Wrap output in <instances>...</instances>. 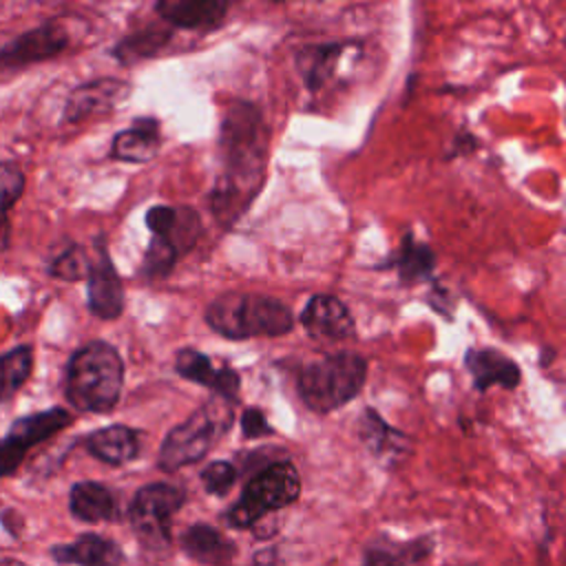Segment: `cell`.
<instances>
[{"instance_id":"obj_1","label":"cell","mask_w":566,"mask_h":566,"mask_svg":"<svg viewBox=\"0 0 566 566\" xmlns=\"http://www.w3.org/2000/svg\"><path fill=\"white\" fill-rule=\"evenodd\" d=\"M268 126L252 102L226 106L219 126L221 172L210 190V208L221 226H232L259 195L268 164Z\"/></svg>"},{"instance_id":"obj_2","label":"cell","mask_w":566,"mask_h":566,"mask_svg":"<svg viewBox=\"0 0 566 566\" xmlns=\"http://www.w3.org/2000/svg\"><path fill=\"white\" fill-rule=\"evenodd\" d=\"M124 360L106 340H91L73 352L66 365L64 394L84 413H108L119 402Z\"/></svg>"},{"instance_id":"obj_3","label":"cell","mask_w":566,"mask_h":566,"mask_svg":"<svg viewBox=\"0 0 566 566\" xmlns=\"http://www.w3.org/2000/svg\"><path fill=\"white\" fill-rule=\"evenodd\" d=\"M203 318L212 332L230 340L285 336L294 329L296 321L283 301L254 292H223L214 296Z\"/></svg>"},{"instance_id":"obj_4","label":"cell","mask_w":566,"mask_h":566,"mask_svg":"<svg viewBox=\"0 0 566 566\" xmlns=\"http://www.w3.org/2000/svg\"><path fill=\"white\" fill-rule=\"evenodd\" d=\"M367 382V358L356 352H334L301 367L296 389L314 413H332L354 400Z\"/></svg>"},{"instance_id":"obj_5","label":"cell","mask_w":566,"mask_h":566,"mask_svg":"<svg viewBox=\"0 0 566 566\" xmlns=\"http://www.w3.org/2000/svg\"><path fill=\"white\" fill-rule=\"evenodd\" d=\"M230 424L232 402L214 396L166 433L157 453V467L172 473L203 460Z\"/></svg>"},{"instance_id":"obj_6","label":"cell","mask_w":566,"mask_h":566,"mask_svg":"<svg viewBox=\"0 0 566 566\" xmlns=\"http://www.w3.org/2000/svg\"><path fill=\"white\" fill-rule=\"evenodd\" d=\"M301 495V475L290 460H276L259 469L243 486L239 500L226 511L232 528H252L272 511L285 509Z\"/></svg>"},{"instance_id":"obj_7","label":"cell","mask_w":566,"mask_h":566,"mask_svg":"<svg viewBox=\"0 0 566 566\" xmlns=\"http://www.w3.org/2000/svg\"><path fill=\"white\" fill-rule=\"evenodd\" d=\"M186 502V491L168 482H150L142 486L128 506V522L137 537L153 546H166L172 539V517Z\"/></svg>"},{"instance_id":"obj_8","label":"cell","mask_w":566,"mask_h":566,"mask_svg":"<svg viewBox=\"0 0 566 566\" xmlns=\"http://www.w3.org/2000/svg\"><path fill=\"white\" fill-rule=\"evenodd\" d=\"M71 422L73 416L64 407H51L46 411H35L18 418L11 424L9 433L0 440V478L15 473L29 449L53 438Z\"/></svg>"},{"instance_id":"obj_9","label":"cell","mask_w":566,"mask_h":566,"mask_svg":"<svg viewBox=\"0 0 566 566\" xmlns=\"http://www.w3.org/2000/svg\"><path fill=\"white\" fill-rule=\"evenodd\" d=\"M71 42L66 27L60 20H46L0 49V73L20 71L22 66L60 55Z\"/></svg>"},{"instance_id":"obj_10","label":"cell","mask_w":566,"mask_h":566,"mask_svg":"<svg viewBox=\"0 0 566 566\" xmlns=\"http://www.w3.org/2000/svg\"><path fill=\"white\" fill-rule=\"evenodd\" d=\"M86 298L91 314L102 321H115L124 312V285L113 265L104 237H97L95 259L91 261L86 276Z\"/></svg>"},{"instance_id":"obj_11","label":"cell","mask_w":566,"mask_h":566,"mask_svg":"<svg viewBox=\"0 0 566 566\" xmlns=\"http://www.w3.org/2000/svg\"><path fill=\"white\" fill-rule=\"evenodd\" d=\"M175 371L197 385L208 387L214 391L217 398H223L228 402L239 400V389H241V376L237 369L230 365H217L210 356H206L199 349L184 347L175 354Z\"/></svg>"},{"instance_id":"obj_12","label":"cell","mask_w":566,"mask_h":566,"mask_svg":"<svg viewBox=\"0 0 566 566\" xmlns=\"http://www.w3.org/2000/svg\"><path fill=\"white\" fill-rule=\"evenodd\" d=\"M130 95V84L119 77H97L75 86L64 104V122L77 124L95 115L111 113Z\"/></svg>"},{"instance_id":"obj_13","label":"cell","mask_w":566,"mask_h":566,"mask_svg":"<svg viewBox=\"0 0 566 566\" xmlns=\"http://www.w3.org/2000/svg\"><path fill=\"white\" fill-rule=\"evenodd\" d=\"M146 226L153 237L168 241L179 256L190 252L201 237V217L188 206H150L146 212Z\"/></svg>"},{"instance_id":"obj_14","label":"cell","mask_w":566,"mask_h":566,"mask_svg":"<svg viewBox=\"0 0 566 566\" xmlns=\"http://www.w3.org/2000/svg\"><path fill=\"white\" fill-rule=\"evenodd\" d=\"M298 321L312 338L345 340L356 336V323L347 305L332 294H314L301 310Z\"/></svg>"},{"instance_id":"obj_15","label":"cell","mask_w":566,"mask_h":566,"mask_svg":"<svg viewBox=\"0 0 566 566\" xmlns=\"http://www.w3.org/2000/svg\"><path fill=\"white\" fill-rule=\"evenodd\" d=\"M464 367L471 376L473 389L480 394H484L493 385L515 389L522 380L520 365L493 347H469L464 354Z\"/></svg>"},{"instance_id":"obj_16","label":"cell","mask_w":566,"mask_h":566,"mask_svg":"<svg viewBox=\"0 0 566 566\" xmlns=\"http://www.w3.org/2000/svg\"><path fill=\"white\" fill-rule=\"evenodd\" d=\"M230 4L226 0H157L155 13L161 22L186 29H214L223 22Z\"/></svg>"},{"instance_id":"obj_17","label":"cell","mask_w":566,"mask_h":566,"mask_svg":"<svg viewBox=\"0 0 566 566\" xmlns=\"http://www.w3.org/2000/svg\"><path fill=\"white\" fill-rule=\"evenodd\" d=\"M358 433L365 447L371 451V455L387 467L400 462L411 447V440L396 427L387 424L380 413L371 407H367L358 420Z\"/></svg>"},{"instance_id":"obj_18","label":"cell","mask_w":566,"mask_h":566,"mask_svg":"<svg viewBox=\"0 0 566 566\" xmlns=\"http://www.w3.org/2000/svg\"><path fill=\"white\" fill-rule=\"evenodd\" d=\"M181 551L203 566H228L237 555V544L219 528L197 522L179 535Z\"/></svg>"},{"instance_id":"obj_19","label":"cell","mask_w":566,"mask_h":566,"mask_svg":"<svg viewBox=\"0 0 566 566\" xmlns=\"http://www.w3.org/2000/svg\"><path fill=\"white\" fill-rule=\"evenodd\" d=\"M57 564L73 566H122L124 551L111 537L97 533H84L71 544H57L51 548Z\"/></svg>"},{"instance_id":"obj_20","label":"cell","mask_w":566,"mask_h":566,"mask_svg":"<svg viewBox=\"0 0 566 566\" xmlns=\"http://www.w3.org/2000/svg\"><path fill=\"white\" fill-rule=\"evenodd\" d=\"M139 431L126 424L102 427L86 436V451L104 464L122 467L139 455Z\"/></svg>"},{"instance_id":"obj_21","label":"cell","mask_w":566,"mask_h":566,"mask_svg":"<svg viewBox=\"0 0 566 566\" xmlns=\"http://www.w3.org/2000/svg\"><path fill=\"white\" fill-rule=\"evenodd\" d=\"M161 146V128L153 117H139L130 128L119 130L113 137L111 155L119 161L128 164H146L150 161Z\"/></svg>"},{"instance_id":"obj_22","label":"cell","mask_w":566,"mask_h":566,"mask_svg":"<svg viewBox=\"0 0 566 566\" xmlns=\"http://www.w3.org/2000/svg\"><path fill=\"white\" fill-rule=\"evenodd\" d=\"M436 263H438L436 252L427 243L418 241L413 232L407 230L400 239L398 252L389 256L385 263H380L378 268H394L402 285H418V283L431 281Z\"/></svg>"},{"instance_id":"obj_23","label":"cell","mask_w":566,"mask_h":566,"mask_svg":"<svg viewBox=\"0 0 566 566\" xmlns=\"http://www.w3.org/2000/svg\"><path fill=\"white\" fill-rule=\"evenodd\" d=\"M69 509L75 520L88 524L117 520V500L102 482H75L69 493Z\"/></svg>"},{"instance_id":"obj_24","label":"cell","mask_w":566,"mask_h":566,"mask_svg":"<svg viewBox=\"0 0 566 566\" xmlns=\"http://www.w3.org/2000/svg\"><path fill=\"white\" fill-rule=\"evenodd\" d=\"M431 539L418 537L411 542L374 539L369 542L360 566H411L431 553Z\"/></svg>"},{"instance_id":"obj_25","label":"cell","mask_w":566,"mask_h":566,"mask_svg":"<svg viewBox=\"0 0 566 566\" xmlns=\"http://www.w3.org/2000/svg\"><path fill=\"white\" fill-rule=\"evenodd\" d=\"M345 44L340 42H325V44H312L298 51L296 64L298 73L310 91H318L336 71V64L343 55Z\"/></svg>"},{"instance_id":"obj_26","label":"cell","mask_w":566,"mask_h":566,"mask_svg":"<svg viewBox=\"0 0 566 566\" xmlns=\"http://www.w3.org/2000/svg\"><path fill=\"white\" fill-rule=\"evenodd\" d=\"M168 42H170V29L161 24H146L144 29L122 38L111 53L119 64L128 66L139 60L155 57Z\"/></svg>"},{"instance_id":"obj_27","label":"cell","mask_w":566,"mask_h":566,"mask_svg":"<svg viewBox=\"0 0 566 566\" xmlns=\"http://www.w3.org/2000/svg\"><path fill=\"white\" fill-rule=\"evenodd\" d=\"M33 369V347L18 345L0 356V402L20 389V385L31 376Z\"/></svg>"},{"instance_id":"obj_28","label":"cell","mask_w":566,"mask_h":566,"mask_svg":"<svg viewBox=\"0 0 566 566\" xmlns=\"http://www.w3.org/2000/svg\"><path fill=\"white\" fill-rule=\"evenodd\" d=\"M179 259V252L168 241H164L161 237H150V243L142 259V274L148 281L166 279Z\"/></svg>"},{"instance_id":"obj_29","label":"cell","mask_w":566,"mask_h":566,"mask_svg":"<svg viewBox=\"0 0 566 566\" xmlns=\"http://www.w3.org/2000/svg\"><path fill=\"white\" fill-rule=\"evenodd\" d=\"M27 177L15 161H0V232L7 228L9 210L18 203L24 192Z\"/></svg>"},{"instance_id":"obj_30","label":"cell","mask_w":566,"mask_h":566,"mask_svg":"<svg viewBox=\"0 0 566 566\" xmlns=\"http://www.w3.org/2000/svg\"><path fill=\"white\" fill-rule=\"evenodd\" d=\"M88 268H91V259L86 250L80 245H71L51 263L49 272L62 281H80L88 276Z\"/></svg>"},{"instance_id":"obj_31","label":"cell","mask_w":566,"mask_h":566,"mask_svg":"<svg viewBox=\"0 0 566 566\" xmlns=\"http://www.w3.org/2000/svg\"><path fill=\"white\" fill-rule=\"evenodd\" d=\"M237 475H239V471L232 462L214 460L201 471L199 478H201V484H203L206 493L223 497L232 489V484L237 482Z\"/></svg>"},{"instance_id":"obj_32","label":"cell","mask_w":566,"mask_h":566,"mask_svg":"<svg viewBox=\"0 0 566 566\" xmlns=\"http://www.w3.org/2000/svg\"><path fill=\"white\" fill-rule=\"evenodd\" d=\"M241 433L248 440H256L263 436H272L274 429L270 427L265 413L259 407H245L241 413Z\"/></svg>"}]
</instances>
